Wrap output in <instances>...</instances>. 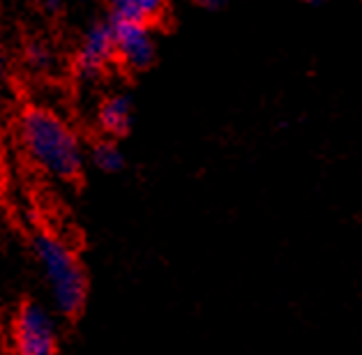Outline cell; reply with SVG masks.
I'll list each match as a JSON object with an SVG mask.
<instances>
[{"label":"cell","mask_w":362,"mask_h":355,"mask_svg":"<svg viewBox=\"0 0 362 355\" xmlns=\"http://www.w3.org/2000/svg\"><path fill=\"white\" fill-rule=\"evenodd\" d=\"M16 136L25 157L44 175L74 185L86 171L88 153L78 134L47 106H25L16 118Z\"/></svg>","instance_id":"1"},{"label":"cell","mask_w":362,"mask_h":355,"mask_svg":"<svg viewBox=\"0 0 362 355\" xmlns=\"http://www.w3.org/2000/svg\"><path fill=\"white\" fill-rule=\"evenodd\" d=\"M30 252L56 312L63 318L81 316L88 303V274L72 245L54 231L40 228L30 238Z\"/></svg>","instance_id":"2"},{"label":"cell","mask_w":362,"mask_h":355,"mask_svg":"<svg viewBox=\"0 0 362 355\" xmlns=\"http://www.w3.org/2000/svg\"><path fill=\"white\" fill-rule=\"evenodd\" d=\"M12 355H58V323L37 300H23L10 321Z\"/></svg>","instance_id":"3"},{"label":"cell","mask_w":362,"mask_h":355,"mask_svg":"<svg viewBox=\"0 0 362 355\" xmlns=\"http://www.w3.org/2000/svg\"><path fill=\"white\" fill-rule=\"evenodd\" d=\"M111 63H116V42H113L111 19L95 21L83 33L74 58V74L81 81H95Z\"/></svg>","instance_id":"4"},{"label":"cell","mask_w":362,"mask_h":355,"mask_svg":"<svg viewBox=\"0 0 362 355\" xmlns=\"http://www.w3.org/2000/svg\"><path fill=\"white\" fill-rule=\"evenodd\" d=\"M113 42H116V63L127 72H144L155 60V35L148 23L111 19Z\"/></svg>","instance_id":"5"},{"label":"cell","mask_w":362,"mask_h":355,"mask_svg":"<svg viewBox=\"0 0 362 355\" xmlns=\"http://www.w3.org/2000/svg\"><path fill=\"white\" fill-rule=\"evenodd\" d=\"M97 127L102 136L107 139H122L129 134L132 120H134V104L127 93H111L97 106Z\"/></svg>","instance_id":"6"},{"label":"cell","mask_w":362,"mask_h":355,"mask_svg":"<svg viewBox=\"0 0 362 355\" xmlns=\"http://www.w3.org/2000/svg\"><path fill=\"white\" fill-rule=\"evenodd\" d=\"M166 0H109V19L153 23L164 14Z\"/></svg>","instance_id":"7"},{"label":"cell","mask_w":362,"mask_h":355,"mask_svg":"<svg viewBox=\"0 0 362 355\" xmlns=\"http://www.w3.org/2000/svg\"><path fill=\"white\" fill-rule=\"evenodd\" d=\"M88 159H90V164L97 171L107 173V175H116L125 168V153H122V148L118 146L116 139L102 136L100 141H95V144L88 148Z\"/></svg>","instance_id":"8"},{"label":"cell","mask_w":362,"mask_h":355,"mask_svg":"<svg viewBox=\"0 0 362 355\" xmlns=\"http://www.w3.org/2000/svg\"><path fill=\"white\" fill-rule=\"evenodd\" d=\"M25 63L30 65L35 72H47L54 65V51H51L44 42H30L25 47Z\"/></svg>","instance_id":"9"},{"label":"cell","mask_w":362,"mask_h":355,"mask_svg":"<svg viewBox=\"0 0 362 355\" xmlns=\"http://www.w3.org/2000/svg\"><path fill=\"white\" fill-rule=\"evenodd\" d=\"M40 5L44 7V12L58 14V12H60V7H63V0H40Z\"/></svg>","instance_id":"10"},{"label":"cell","mask_w":362,"mask_h":355,"mask_svg":"<svg viewBox=\"0 0 362 355\" xmlns=\"http://www.w3.org/2000/svg\"><path fill=\"white\" fill-rule=\"evenodd\" d=\"M197 3L203 5V7H208V10H217V7L224 5V0H197Z\"/></svg>","instance_id":"11"},{"label":"cell","mask_w":362,"mask_h":355,"mask_svg":"<svg viewBox=\"0 0 362 355\" xmlns=\"http://www.w3.org/2000/svg\"><path fill=\"white\" fill-rule=\"evenodd\" d=\"M307 3H309V5H323L325 0H307Z\"/></svg>","instance_id":"12"}]
</instances>
